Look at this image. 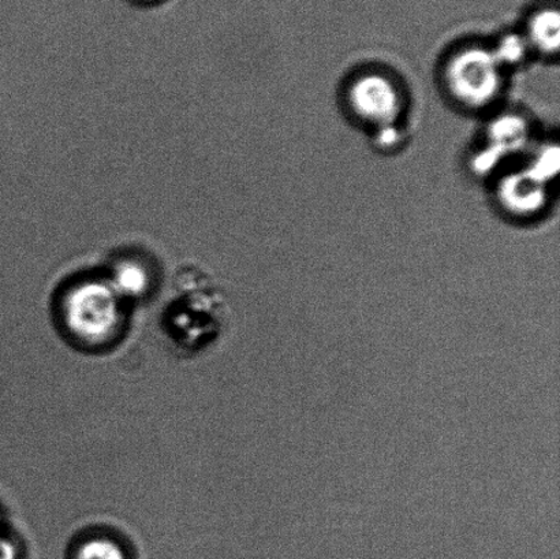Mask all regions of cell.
I'll return each instance as SVG.
<instances>
[{
	"mask_svg": "<svg viewBox=\"0 0 560 559\" xmlns=\"http://www.w3.org/2000/svg\"><path fill=\"white\" fill-rule=\"evenodd\" d=\"M559 30V15L557 11H542L534 22V33L537 40L542 44H557Z\"/></svg>",
	"mask_w": 560,
	"mask_h": 559,
	"instance_id": "4",
	"label": "cell"
},
{
	"mask_svg": "<svg viewBox=\"0 0 560 559\" xmlns=\"http://www.w3.org/2000/svg\"><path fill=\"white\" fill-rule=\"evenodd\" d=\"M148 277L140 266L124 265L115 276V290L125 295H139L145 292Z\"/></svg>",
	"mask_w": 560,
	"mask_h": 559,
	"instance_id": "2",
	"label": "cell"
},
{
	"mask_svg": "<svg viewBox=\"0 0 560 559\" xmlns=\"http://www.w3.org/2000/svg\"><path fill=\"white\" fill-rule=\"evenodd\" d=\"M75 559H126L125 552L115 541L104 538L86 540L77 551Z\"/></svg>",
	"mask_w": 560,
	"mask_h": 559,
	"instance_id": "3",
	"label": "cell"
},
{
	"mask_svg": "<svg viewBox=\"0 0 560 559\" xmlns=\"http://www.w3.org/2000/svg\"><path fill=\"white\" fill-rule=\"evenodd\" d=\"M65 319L71 336L80 341L108 342L120 325L117 290L97 282L77 287L66 299Z\"/></svg>",
	"mask_w": 560,
	"mask_h": 559,
	"instance_id": "1",
	"label": "cell"
}]
</instances>
